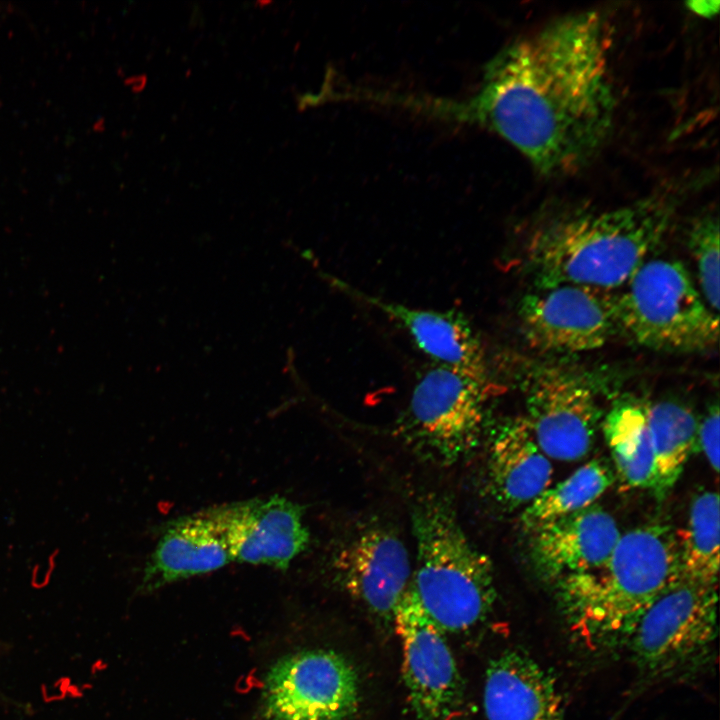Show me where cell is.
<instances>
[{"label":"cell","instance_id":"1","mask_svg":"<svg viewBox=\"0 0 720 720\" xmlns=\"http://www.w3.org/2000/svg\"><path fill=\"white\" fill-rule=\"evenodd\" d=\"M610 32L599 10L557 17L498 52L473 95H424L418 112L498 134L545 176L576 172L614 128Z\"/></svg>","mask_w":720,"mask_h":720},{"label":"cell","instance_id":"2","mask_svg":"<svg viewBox=\"0 0 720 720\" xmlns=\"http://www.w3.org/2000/svg\"><path fill=\"white\" fill-rule=\"evenodd\" d=\"M673 200L654 194L614 208L574 206L541 216L525 253L535 289L623 287L666 236Z\"/></svg>","mask_w":720,"mask_h":720},{"label":"cell","instance_id":"3","mask_svg":"<svg viewBox=\"0 0 720 720\" xmlns=\"http://www.w3.org/2000/svg\"><path fill=\"white\" fill-rule=\"evenodd\" d=\"M679 576L677 533L649 523L620 535L601 567L555 587L571 635L599 652L626 647L642 614Z\"/></svg>","mask_w":720,"mask_h":720},{"label":"cell","instance_id":"4","mask_svg":"<svg viewBox=\"0 0 720 720\" xmlns=\"http://www.w3.org/2000/svg\"><path fill=\"white\" fill-rule=\"evenodd\" d=\"M417 563L410 588L444 632H464L491 612L496 600L493 565L463 531L447 500L428 496L412 513Z\"/></svg>","mask_w":720,"mask_h":720},{"label":"cell","instance_id":"5","mask_svg":"<svg viewBox=\"0 0 720 720\" xmlns=\"http://www.w3.org/2000/svg\"><path fill=\"white\" fill-rule=\"evenodd\" d=\"M616 294L618 332L652 350L700 352L718 342L719 316L679 260L647 259Z\"/></svg>","mask_w":720,"mask_h":720},{"label":"cell","instance_id":"6","mask_svg":"<svg viewBox=\"0 0 720 720\" xmlns=\"http://www.w3.org/2000/svg\"><path fill=\"white\" fill-rule=\"evenodd\" d=\"M487 379L437 365L415 385L404 424L424 455L453 464L481 443L488 424Z\"/></svg>","mask_w":720,"mask_h":720},{"label":"cell","instance_id":"7","mask_svg":"<svg viewBox=\"0 0 720 720\" xmlns=\"http://www.w3.org/2000/svg\"><path fill=\"white\" fill-rule=\"evenodd\" d=\"M717 631V584L680 575L645 610L626 647L641 672L665 676L703 656Z\"/></svg>","mask_w":720,"mask_h":720},{"label":"cell","instance_id":"8","mask_svg":"<svg viewBox=\"0 0 720 720\" xmlns=\"http://www.w3.org/2000/svg\"><path fill=\"white\" fill-rule=\"evenodd\" d=\"M359 703V679L345 657L305 650L284 656L269 669L259 720H347Z\"/></svg>","mask_w":720,"mask_h":720},{"label":"cell","instance_id":"9","mask_svg":"<svg viewBox=\"0 0 720 720\" xmlns=\"http://www.w3.org/2000/svg\"><path fill=\"white\" fill-rule=\"evenodd\" d=\"M526 414L537 444L548 458L577 461L591 450L600 412L592 383L558 364H536L524 381Z\"/></svg>","mask_w":720,"mask_h":720},{"label":"cell","instance_id":"10","mask_svg":"<svg viewBox=\"0 0 720 720\" xmlns=\"http://www.w3.org/2000/svg\"><path fill=\"white\" fill-rule=\"evenodd\" d=\"M519 316L531 346L549 353L592 351L618 332L616 294L581 285L535 289L521 300Z\"/></svg>","mask_w":720,"mask_h":720},{"label":"cell","instance_id":"11","mask_svg":"<svg viewBox=\"0 0 720 720\" xmlns=\"http://www.w3.org/2000/svg\"><path fill=\"white\" fill-rule=\"evenodd\" d=\"M393 618L412 709L421 720H451L463 703L464 689L443 631L428 617L410 587Z\"/></svg>","mask_w":720,"mask_h":720},{"label":"cell","instance_id":"12","mask_svg":"<svg viewBox=\"0 0 720 720\" xmlns=\"http://www.w3.org/2000/svg\"><path fill=\"white\" fill-rule=\"evenodd\" d=\"M329 567L351 597L378 615L393 616L412 581L404 543L381 524L365 525L340 541Z\"/></svg>","mask_w":720,"mask_h":720},{"label":"cell","instance_id":"13","mask_svg":"<svg viewBox=\"0 0 720 720\" xmlns=\"http://www.w3.org/2000/svg\"><path fill=\"white\" fill-rule=\"evenodd\" d=\"M206 514L218 528L233 561L285 570L310 541L302 507L284 497L225 504Z\"/></svg>","mask_w":720,"mask_h":720},{"label":"cell","instance_id":"14","mask_svg":"<svg viewBox=\"0 0 720 720\" xmlns=\"http://www.w3.org/2000/svg\"><path fill=\"white\" fill-rule=\"evenodd\" d=\"M528 532L534 569L543 581L554 586L601 567L621 535L612 515L597 504Z\"/></svg>","mask_w":720,"mask_h":720},{"label":"cell","instance_id":"15","mask_svg":"<svg viewBox=\"0 0 720 720\" xmlns=\"http://www.w3.org/2000/svg\"><path fill=\"white\" fill-rule=\"evenodd\" d=\"M483 706L487 720H566L556 680L520 649H508L490 661Z\"/></svg>","mask_w":720,"mask_h":720},{"label":"cell","instance_id":"16","mask_svg":"<svg viewBox=\"0 0 720 720\" xmlns=\"http://www.w3.org/2000/svg\"><path fill=\"white\" fill-rule=\"evenodd\" d=\"M344 292L398 322L417 347L436 361L470 376L487 379L484 353L469 323L458 313L414 308L373 297L334 279Z\"/></svg>","mask_w":720,"mask_h":720},{"label":"cell","instance_id":"17","mask_svg":"<svg viewBox=\"0 0 720 720\" xmlns=\"http://www.w3.org/2000/svg\"><path fill=\"white\" fill-rule=\"evenodd\" d=\"M233 562L218 528L206 512L179 518L167 525L146 562L141 590L218 570Z\"/></svg>","mask_w":720,"mask_h":720},{"label":"cell","instance_id":"18","mask_svg":"<svg viewBox=\"0 0 720 720\" xmlns=\"http://www.w3.org/2000/svg\"><path fill=\"white\" fill-rule=\"evenodd\" d=\"M486 467L491 495L512 509L531 503L548 488L553 474L549 458L523 416L492 432Z\"/></svg>","mask_w":720,"mask_h":720},{"label":"cell","instance_id":"19","mask_svg":"<svg viewBox=\"0 0 720 720\" xmlns=\"http://www.w3.org/2000/svg\"><path fill=\"white\" fill-rule=\"evenodd\" d=\"M602 431L622 484L651 489L654 457L647 403L634 398L617 400L602 421Z\"/></svg>","mask_w":720,"mask_h":720},{"label":"cell","instance_id":"20","mask_svg":"<svg viewBox=\"0 0 720 720\" xmlns=\"http://www.w3.org/2000/svg\"><path fill=\"white\" fill-rule=\"evenodd\" d=\"M654 472L651 490L664 499L675 486L694 449L698 421L690 408L672 400L647 403Z\"/></svg>","mask_w":720,"mask_h":720},{"label":"cell","instance_id":"21","mask_svg":"<svg viewBox=\"0 0 720 720\" xmlns=\"http://www.w3.org/2000/svg\"><path fill=\"white\" fill-rule=\"evenodd\" d=\"M719 496L702 491L690 506L685 527L676 532L680 575L708 584H717L719 573Z\"/></svg>","mask_w":720,"mask_h":720},{"label":"cell","instance_id":"22","mask_svg":"<svg viewBox=\"0 0 720 720\" xmlns=\"http://www.w3.org/2000/svg\"><path fill=\"white\" fill-rule=\"evenodd\" d=\"M614 480L615 473L604 460H590L565 480L545 489L524 507L521 515L523 527L529 531L595 504Z\"/></svg>","mask_w":720,"mask_h":720},{"label":"cell","instance_id":"23","mask_svg":"<svg viewBox=\"0 0 720 720\" xmlns=\"http://www.w3.org/2000/svg\"><path fill=\"white\" fill-rule=\"evenodd\" d=\"M688 249L694 261L698 289L708 307L719 313V222L707 214L697 218L688 230Z\"/></svg>","mask_w":720,"mask_h":720},{"label":"cell","instance_id":"24","mask_svg":"<svg viewBox=\"0 0 720 720\" xmlns=\"http://www.w3.org/2000/svg\"><path fill=\"white\" fill-rule=\"evenodd\" d=\"M719 407L711 405L701 422H698L697 439L713 470H719Z\"/></svg>","mask_w":720,"mask_h":720},{"label":"cell","instance_id":"25","mask_svg":"<svg viewBox=\"0 0 720 720\" xmlns=\"http://www.w3.org/2000/svg\"><path fill=\"white\" fill-rule=\"evenodd\" d=\"M686 5L690 11L701 17H712L719 10V2L713 0L690 1Z\"/></svg>","mask_w":720,"mask_h":720}]
</instances>
